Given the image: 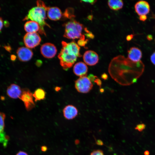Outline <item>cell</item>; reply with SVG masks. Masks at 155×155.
Returning a JSON list of instances; mask_svg holds the SVG:
<instances>
[{"mask_svg":"<svg viewBox=\"0 0 155 155\" xmlns=\"http://www.w3.org/2000/svg\"><path fill=\"white\" fill-rule=\"evenodd\" d=\"M61 44L62 47L58 57L63 69L67 70L74 64L78 57L82 56L80 47L74 41L69 43L62 41Z\"/></svg>","mask_w":155,"mask_h":155,"instance_id":"6da1fadb","label":"cell"},{"mask_svg":"<svg viewBox=\"0 0 155 155\" xmlns=\"http://www.w3.org/2000/svg\"><path fill=\"white\" fill-rule=\"evenodd\" d=\"M36 6L32 8L28 11V14L23 20H30L37 22L40 26L39 33L41 34L46 36L44 29L46 26L50 28L45 21L46 19V11L49 7L47 6L41 0H37Z\"/></svg>","mask_w":155,"mask_h":155,"instance_id":"7a4b0ae2","label":"cell"},{"mask_svg":"<svg viewBox=\"0 0 155 155\" xmlns=\"http://www.w3.org/2000/svg\"><path fill=\"white\" fill-rule=\"evenodd\" d=\"M74 18L70 19L63 24L65 28L63 36L69 39L79 38L83 40H88L85 39V35L83 34V30L85 28L82 24Z\"/></svg>","mask_w":155,"mask_h":155,"instance_id":"3957f363","label":"cell"},{"mask_svg":"<svg viewBox=\"0 0 155 155\" xmlns=\"http://www.w3.org/2000/svg\"><path fill=\"white\" fill-rule=\"evenodd\" d=\"M75 87L79 92L86 93L89 92L93 87V84L86 76L80 77L75 82Z\"/></svg>","mask_w":155,"mask_h":155,"instance_id":"277c9868","label":"cell"},{"mask_svg":"<svg viewBox=\"0 0 155 155\" xmlns=\"http://www.w3.org/2000/svg\"><path fill=\"white\" fill-rule=\"evenodd\" d=\"M23 40L26 47L33 48L40 44L41 38L37 32L27 33L24 36Z\"/></svg>","mask_w":155,"mask_h":155,"instance_id":"5b68a950","label":"cell"},{"mask_svg":"<svg viewBox=\"0 0 155 155\" xmlns=\"http://www.w3.org/2000/svg\"><path fill=\"white\" fill-rule=\"evenodd\" d=\"M33 95L29 90L27 88L22 90L21 95L19 98L23 102L26 110H31L35 106L33 100Z\"/></svg>","mask_w":155,"mask_h":155,"instance_id":"8992f818","label":"cell"},{"mask_svg":"<svg viewBox=\"0 0 155 155\" xmlns=\"http://www.w3.org/2000/svg\"><path fill=\"white\" fill-rule=\"evenodd\" d=\"M42 55L44 57L51 58L55 57L57 53V49L55 46L50 43H46L43 44L40 49Z\"/></svg>","mask_w":155,"mask_h":155,"instance_id":"52a82bcc","label":"cell"},{"mask_svg":"<svg viewBox=\"0 0 155 155\" xmlns=\"http://www.w3.org/2000/svg\"><path fill=\"white\" fill-rule=\"evenodd\" d=\"M83 59L85 63L90 66L96 65L99 61L98 54L92 50L86 51L84 54Z\"/></svg>","mask_w":155,"mask_h":155,"instance_id":"ba28073f","label":"cell"},{"mask_svg":"<svg viewBox=\"0 0 155 155\" xmlns=\"http://www.w3.org/2000/svg\"><path fill=\"white\" fill-rule=\"evenodd\" d=\"M17 54L19 60L23 62L30 60L33 55L32 50L26 47L19 48L17 50Z\"/></svg>","mask_w":155,"mask_h":155,"instance_id":"9c48e42d","label":"cell"},{"mask_svg":"<svg viewBox=\"0 0 155 155\" xmlns=\"http://www.w3.org/2000/svg\"><path fill=\"white\" fill-rule=\"evenodd\" d=\"M5 117V114L0 112V143L4 147L7 146L9 140V137L4 130Z\"/></svg>","mask_w":155,"mask_h":155,"instance_id":"30bf717a","label":"cell"},{"mask_svg":"<svg viewBox=\"0 0 155 155\" xmlns=\"http://www.w3.org/2000/svg\"><path fill=\"white\" fill-rule=\"evenodd\" d=\"M135 10L140 16L146 15L150 11V6L148 3L145 1H140L137 2L135 5Z\"/></svg>","mask_w":155,"mask_h":155,"instance_id":"8fae6325","label":"cell"},{"mask_svg":"<svg viewBox=\"0 0 155 155\" xmlns=\"http://www.w3.org/2000/svg\"><path fill=\"white\" fill-rule=\"evenodd\" d=\"M142 55L141 50L136 47H132L128 51V58L134 63L140 61Z\"/></svg>","mask_w":155,"mask_h":155,"instance_id":"7c38bea8","label":"cell"},{"mask_svg":"<svg viewBox=\"0 0 155 155\" xmlns=\"http://www.w3.org/2000/svg\"><path fill=\"white\" fill-rule=\"evenodd\" d=\"M22 92L20 87L15 84H11L8 87L7 90V93L10 97L16 99L19 98Z\"/></svg>","mask_w":155,"mask_h":155,"instance_id":"4fadbf2b","label":"cell"},{"mask_svg":"<svg viewBox=\"0 0 155 155\" xmlns=\"http://www.w3.org/2000/svg\"><path fill=\"white\" fill-rule=\"evenodd\" d=\"M73 72L77 76L81 77L86 76L88 71V67L85 63L79 62L74 66Z\"/></svg>","mask_w":155,"mask_h":155,"instance_id":"5bb4252c","label":"cell"},{"mask_svg":"<svg viewBox=\"0 0 155 155\" xmlns=\"http://www.w3.org/2000/svg\"><path fill=\"white\" fill-rule=\"evenodd\" d=\"M47 13L48 18L54 21L59 20L63 14L60 9L56 7H49Z\"/></svg>","mask_w":155,"mask_h":155,"instance_id":"9a60e30c","label":"cell"},{"mask_svg":"<svg viewBox=\"0 0 155 155\" xmlns=\"http://www.w3.org/2000/svg\"><path fill=\"white\" fill-rule=\"evenodd\" d=\"M65 117L68 120L72 119L77 115L78 111L76 108L73 105H68L64 108L63 111Z\"/></svg>","mask_w":155,"mask_h":155,"instance_id":"2e32d148","label":"cell"},{"mask_svg":"<svg viewBox=\"0 0 155 155\" xmlns=\"http://www.w3.org/2000/svg\"><path fill=\"white\" fill-rule=\"evenodd\" d=\"M24 29L27 33L36 32L39 31L40 26L37 22L30 20L25 23L24 25Z\"/></svg>","mask_w":155,"mask_h":155,"instance_id":"e0dca14e","label":"cell"},{"mask_svg":"<svg viewBox=\"0 0 155 155\" xmlns=\"http://www.w3.org/2000/svg\"><path fill=\"white\" fill-rule=\"evenodd\" d=\"M108 4L111 9L114 10H117L123 7V3L121 0H111L108 1Z\"/></svg>","mask_w":155,"mask_h":155,"instance_id":"ac0fdd59","label":"cell"},{"mask_svg":"<svg viewBox=\"0 0 155 155\" xmlns=\"http://www.w3.org/2000/svg\"><path fill=\"white\" fill-rule=\"evenodd\" d=\"M35 98V101L40 100L45 98L46 93L45 91L41 88H38L32 94Z\"/></svg>","mask_w":155,"mask_h":155,"instance_id":"d6986e66","label":"cell"},{"mask_svg":"<svg viewBox=\"0 0 155 155\" xmlns=\"http://www.w3.org/2000/svg\"><path fill=\"white\" fill-rule=\"evenodd\" d=\"M146 127V125L143 123H141L137 125L135 129L140 131H141L144 129Z\"/></svg>","mask_w":155,"mask_h":155,"instance_id":"ffe728a7","label":"cell"},{"mask_svg":"<svg viewBox=\"0 0 155 155\" xmlns=\"http://www.w3.org/2000/svg\"><path fill=\"white\" fill-rule=\"evenodd\" d=\"M90 155H104L103 152L101 150H97L93 151Z\"/></svg>","mask_w":155,"mask_h":155,"instance_id":"44dd1931","label":"cell"},{"mask_svg":"<svg viewBox=\"0 0 155 155\" xmlns=\"http://www.w3.org/2000/svg\"><path fill=\"white\" fill-rule=\"evenodd\" d=\"M88 40H83L79 39L78 42V44L79 46H84L87 43Z\"/></svg>","mask_w":155,"mask_h":155,"instance_id":"7402d4cb","label":"cell"},{"mask_svg":"<svg viewBox=\"0 0 155 155\" xmlns=\"http://www.w3.org/2000/svg\"><path fill=\"white\" fill-rule=\"evenodd\" d=\"M150 60L152 63L155 65V51L151 56Z\"/></svg>","mask_w":155,"mask_h":155,"instance_id":"603a6c76","label":"cell"},{"mask_svg":"<svg viewBox=\"0 0 155 155\" xmlns=\"http://www.w3.org/2000/svg\"><path fill=\"white\" fill-rule=\"evenodd\" d=\"M81 1L82 2L88 3L91 4H93L96 1V0H81Z\"/></svg>","mask_w":155,"mask_h":155,"instance_id":"cb8c5ba5","label":"cell"},{"mask_svg":"<svg viewBox=\"0 0 155 155\" xmlns=\"http://www.w3.org/2000/svg\"><path fill=\"white\" fill-rule=\"evenodd\" d=\"M147 18L146 15L140 16L139 17L140 20L143 21H145L146 20Z\"/></svg>","mask_w":155,"mask_h":155,"instance_id":"d4e9b609","label":"cell"},{"mask_svg":"<svg viewBox=\"0 0 155 155\" xmlns=\"http://www.w3.org/2000/svg\"><path fill=\"white\" fill-rule=\"evenodd\" d=\"M16 155H28L26 152L22 151H20L18 152Z\"/></svg>","mask_w":155,"mask_h":155,"instance_id":"484cf974","label":"cell"},{"mask_svg":"<svg viewBox=\"0 0 155 155\" xmlns=\"http://www.w3.org/2000/svg\"><path fill=\"white\" fill-rule=\"evenodd\" d=\"M3 26V21L2 18L0 17V31Z\"/></svg>","mask_w":155,"mask_h":155,"instance_id":"4316f807","label":"cell"},{"mask_svg":"<svg viewBox=\"0 0 155 155\" xmlns=\"http://www.w3.org/2000/svg\"><path fill=\"white\" fill-rule=\"evenodd\" d=\"M133 34H130L128 35L127 37V40L128 41L130 40L133 38Z\"/></svg>","mask_w":155,"mask_h":155,"instance_id":"83f0119b","label":"cell"},{"mask_svg":"<svg viewBox=\"0 0 155 155\" xmlns=\"http://www.w3.org/2000/svg\"><path fill=\"white\" fill-rule=\"evenodd\" d=\"M41 150L42 151L45 152L47 150V147L45 146H43L41 147Z\"/></svg>","mask_w":155,"mask_h":155,"instance_id":"f1b7e54d","label":"cell"},{"mask_svg":"<svg viewBox=\"0 0 155 155\" xmlns=\"http://www.w3.org/2000/svg\"><path fill=\"white\" fill-rule=\"evenodd\" d=\"M147 38L148 40H150L152 39V36L151 35H148L147 36Z\"/></svg>","mask_w":155,"mask_h":155,"instance_id":"f546056e","label":"cell"},{"mask_svg":"<svg viewBox=\"0 0 155 155\" xmlns=\"http://www.w3.org/2000/svg\"><path fill=\"white\" fill-rule=\"evenodd\" d=\"M97 144L99 145H102V142L100 140H98L96 142Z\"/></svg>","mask_w":155,"mask_h":155,"instance_id":"4dcf8cb0","label":"cell"},{"mask_svg":"<svg viewBox=\"0 0 155 155\" xmlns=\"http://www.w3.org/2000/svg\"><path fill=\"white\" fill-rule=\"evenodd\" d=\"M16 58V57L15 55H12L11 56V60L13 61Z\"/></svg>","mask_w":155,"mask_h":155,"instance_id":"1f68e13d","label":"cell"},{"mask_svg":"<svg viewBox=\"0 0 155 155\" xmlns=\"http://www.w3.org/2000/svg\"><path fill=\"white\" fill-rule=\"evenodd\" d=\"M149 152L148 150H146L144 152V154L145 155H149Z\"/></svg>","mask_w":155,"mask_h":155,"instance_id":"d6a6232c","label":"cell"},{"mask_svg":"<svg viewBox=\"0 0 155 155\" xmlns=\"http://www.w3.org/2000/svg\"><path fill=\"white\" fill-rule=\"evenodd\" d=\"M5 48L6 50L8 51H10L11 49V47L9 46H5Z\"/></svg>","mask_w":155,"mask_h":155,"instance_id":"836d02e7","label":"cell"},{"mask_svg":"<svg viewBox=\"0 0 155 155\" xmlns=\"http://www.w3.org/2000/svg\"><path fill=\"white\" fill-rule=\"evenodd\" d=\"M107 76L106 74H104L102 75V78L103 79H105L106 78H107Z\"/></svg>","mask_w":155,"mask_h":155,"instance_id":"e575fe53","label":"cell"},{"mask_svg":"<svg viewBox=\"0 0 155 155\" xmlns=\"http://www.w3.org/2000/svg\"><path fill=\"white\" fill-rule=\"evenodd\" d=\"M154 18H155V16H154Z\"/></svg>","mask_w":155,"mask_h":155,"instance_id":"d590c367","label":"cell"}]
</instances>
